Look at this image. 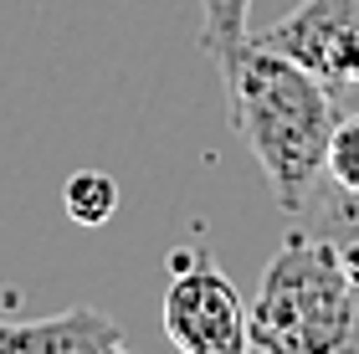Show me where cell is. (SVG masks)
Here are the masks:
<instances>
[{
    "label": "cell",
    "mask_w": 359,
    "mask_h": 354,
    "mask_svg": "<svg viewBox=\"0 0 359 354\" xmlns=\"http://www.w3.org/2000/svg\"><path fill=\"white\" fill-rule=\"evenodd\" d=\"M165 339L180 354H247V303L205 241L170 252Z\"/></svg>",
    "instance_id": "cell-3"
},
{
    "label": "cell",
    "mask_w": 359,
    "mask_h": 354,
    "mask_svg": "<svg viewBox=\"0 0 359 354\" xmlns=\"http://www.w3.org/2000/svg\"><path fill=\"white\" fill-rule=\"evenodd\" d=\"M62 205H67V221L77 226H108L113 211H118V180L103 170H77L67 185H62Z\"/></svg>",
    "instance_id": "cell-7"
},
{
    "label": "cell",
    "mask_w": 359,
    "mask_h": 354,
    "mask_svg": "<svg viewBox=\"0 0 359 354\" xmlns=\"http://www.w3.org/2000/svg\"><path fill=\"white\" fill-rule=\"evenodd\" d=\"M247 11L252 0H201V52L216 62L221 83L236 72L241 52H247Z\"/></svg>",
    "instance_id": "cell-6"
},
{
    "label": "cell",
    "mask_w": 359,
    "mask_h": 354,
    "mask_svg": "<svg viewBox=\"0 0 359 354\" xmlns=\"http://www.w3.org/2000/svg\"><path fill=\"white\" fill-rule=\"evenodd\" d=\"M252 41L298 62L334 98L359 88V0H303L287 21L257 31Z\"/></svg>",
    "instance_id": "cell-4"
},
{
    "label": "cell",
    "mask_w": 359,
    "mask_h": 354,
    "mask_svg": "<svg viewBox=\"0 0 359 354\" xmlns=\"http://www.w3.org/2000/svg\"><path fill=\"white\" fill-rule=\"evenodd\" d=\"M323 180H334L339 190H359V114H339L323 154Z\"/></svg>",
    "instance_id": "cell-8"
},
{
    "label": "cell",
    "mask_w": 359,
    "mask_h": 354,
    "mask_svg": "<svg viewBox=\"0 0 359 354\" xmlns=\"http://www.w3.org/2000/svg\"><path fill=\"white\" fill-rule=\"evenodd\" d=\"M344 252V272H349V293H354V329H349V349H359V236L339 241Z\"/></svg>",
    "instance_id": "cell-9"
},
{
    "label": "cell",
    "mask_w": 359,
    "mask_h": 354,
    "mask_svg": "<svg viewBox=\"0 0 359 354\" xmlns=\"http://www.w3.org/2000/svg\"><path fill=\"white\" fill-rule=\"evenodd\" d=\"M226 114L231 128L247 139L252 159L262 165L277 211H292L313 180L323 175V154H329V134L339 123L334 93L308 77L298 62H287L283 52L247 41L236 72L226 77Z\"/></svg>",
    "instance_id": "cell-1"
},
{
    "label": "cell",
    "mask_w": 359,
    "mask_h": 354,
    "mask_svg": "<svg viewBox=\"0 0 359 354\" xmlns=\"http://www.w3.org/2000/svg\"><path fill=\"white\" fill-rule=\"evenodd\" d=\"M123 329L93 303H72L52 318H0V354H118Z\"/></svg>",
    "instance_id": "cell-5"
},
{
    "label": "cell",
    "mask_w": 359,
    "mask_h": 354,
    "mask_svg": "<svg viewBox=\"0 0 359 354\" xmlns=\"http://www.w3.org/2000/svg\"><path fill=\"white\" fill-rule=\"evenodd\" d=\"M354 293L339 241L287 226L247 308V349L262 354H334L349 349Z\"/></svg>",
    "instance_id": "cell-2"
}]
</instances>
